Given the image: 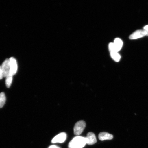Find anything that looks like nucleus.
<instances>
[{"mask_svg":"<svg viewBox=\"0 0 148 148\" xmlns=\"http://www.w3.org/2000/svg\"><path fill=\"white\" fill-rule=\"evenodd\" d=\"M86 144V138L77 136L73 138L68 144L69 148H82Z\"/></svg>","mask_w":148,"mask_h":148,"instance_id":"1","label":"nucleus"},{"mask_svg":"<svg viewBox=\"0 0 148 148\" xmlns=\"http://www.w3.org/2000/svg\"><path fill=\"white\" fill-rule=\"evenodd\" d=\"M86 123L83 120H80L75 123L74 127V133L75 135L78 136L81 134L86 127Z\"/></svg>","mask_w":148,"mask_h":148,"instance_id":"2","label":"nucleus"},{"mask_svg":"<svg viewBox=\"0 0 148 148\" xmlns=\"http://www.w3.org/2000/svg\"><path fill=\"white\" fill-rule=\"evenodd\" d=\"M9 60L10 68V75L13 76L15 75L17 71V62L14 57H11L9 59Z\"/></svg>","mask_w":148,"mask_h":148,"instance_id":"3","label":"nucleus"},{"mask_svg":"<svg viewBox=\"0 0 148 148\" xmlns=\"http://www.w3.org/2000/svg\"><path fill=\"white\" fill-rule=\"evenodd\" d=\"M3 77H6L10 75V68L9 59H7L3 62L1 66Z\"/></svg>","mask_w":148,"mask_h":148,"instance_id":"4","label":"nucleus"},{"mask_svg":"<svg viewBox=\"0 0 148 148\" xmlns=\"http://www.w3.org/2000/svg\"><path fill=\"white\" fill-rule=\"evenodd\" d=\"M66 138V133L62 132L57 135L51 140L52 143H62L65 141Z\"/></svg>","mask_w":148,"mask_h":148,"instance_id":"5","label":"nucleus"},{"mask_svg":"<svg viewBox=\"0 0 148 148\" xmlns=\"http://www.w3.org/2000/svg\"><path fill=\"white\" fill-rule=\"evenodd\" d=\"M147 35V32L144 30H138L136 31L129 37L131 40L136 39L140 38H142Z\"/></svg>","mask_w":148,"mask_h":148,"instance_id":"6","label":"nucleus"},{"mask_svg":"<svg viewBox=\"0 0 148 148\" xmlns=\"http://www.w3.org/2000/svg\"><path fill=\"white\" fill-rule=\"evenodd\" d=\"M86 138V144L92 145L97 143V140L95 134L90 132L88 133Z\"/></svg>","mask_w":148,"mask_h":148,"instance_id":"7","label":"nucleus"},{"mask_svg":"<svg viewBox=\"0 0 148 148\" xmlns=\"http://www.w3.org/2000/svg\"><path fill=\"white\" fill-rule=\"evenodd\" d=\"M98 137L100 140L103 141L106 140H112L113 138V136L108 133L102 132L100 133Z\"/></svg>","mask_w":148,"mask_h":148,"instance_id":"8","label":"nucleus"},{"mask_svg":"<svg viewBox=\"0 0 148 148\" xmlns=\"http://www.w3.org/2000/svg\"><path fill=\"white\" fill-rule=\"evenodd\" d=\"M114 49L118 52L121 50L123 45V42L119 38H116L113 43Z\"/></svg>","mask_w":148,"mask_h":148,"instance_id":"9","label":"nucleus"},{"mask_svg":"<svg viewBox=\"0 0 148 148\" xmlns=\"http://www.w3.org/2000/svg\"><path fill=\"white\" fill-rule=\"evenodd\" d=\"M111 57L116 62H119L121 58V56L116 51H110Z\"/></svg>","mask_w":148,"mask_h":148,"instance_id":"10","label":"nucleus"},{"mask_svg":"<svg viewBox=\"0 0 148 148\" xmlns=\"http://www.w3.org/2000/svg\"><path fill=\"white\" fill-rule=\"evenodd\" d=\"M6 101V97L3 92L0 93V108H2Z\"/></svg>","mask_w":148,"mask_h":148,"instance_id":"11","label":"nucleus"},{"mask_svg":"<svg viewBox=\"0 0 148 148\" xmlns=\"http://www.w3.org/2000/svg\"><path fill=\"white\" fill-rule=\"evenodd\" d=\"M13 76L11 75H9L8 76L6 77V79H5V84L7 88H9L10 87L11 84H12Z\"/></svg>","mask_w":148,"mask_h":148,"instance_id":"12","label":"nucleus"},{"mask_svg":"<svg viewBox=\"0 0 148 148\" xmlns=\"http://www.w3.org/2000/svg\"><path fill=\"white\" fill-rule=\"evenodd\" d=\"M3 73L2 70L1 66H0V79H1L3 78Z\"/></svg>","mask_w":148,"mask_h":148,"instance_id":"13","label":"nucleus"},{"mask_svg":"<svg viewBox=\"0 0 148 148\" xmlns=\"http://www.w3.org/2000/svg\"><path fill=\"white\" fill-rule=\"evenodd\" d=\"M144 30H145L147 32V36H148V25L145 26L144 27Z\"/></svg>","mask_w":148,"mask_h":148,"instance_id":"14","label":"nucleus"},{"mask_svg":"<svg viewBox=\"0 0 148 148\" xmlns=\"http://www.w3.org/2000/svg\"><path fill=\"white\" fill-rule=\"evenodd\" d=\"M48 148H60V147H58L56 145H52L49 146Z\"/></svg>","mask_w":148,"mask_h":148,"instance_id":"15","label":"nucleus"}]
</instances>
